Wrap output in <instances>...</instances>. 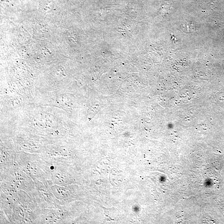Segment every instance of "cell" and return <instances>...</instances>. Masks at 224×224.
<instances>
[{"mask_svg":"<svg viewBox=\"0 0 224 224\" xmlns=\"http://www.w3.org/2000/svg\"><path fill=\"white\" fill-rule=\"evenodd\" d=\"M181 28L183 31L188 33H192L195 29V26L193 24V22L189 21L182 24L181 26Z\"/></svg>","mask_w":224,"mask_h":224,"instance_id":"obj_1","label":"cell"}]
</instances>
